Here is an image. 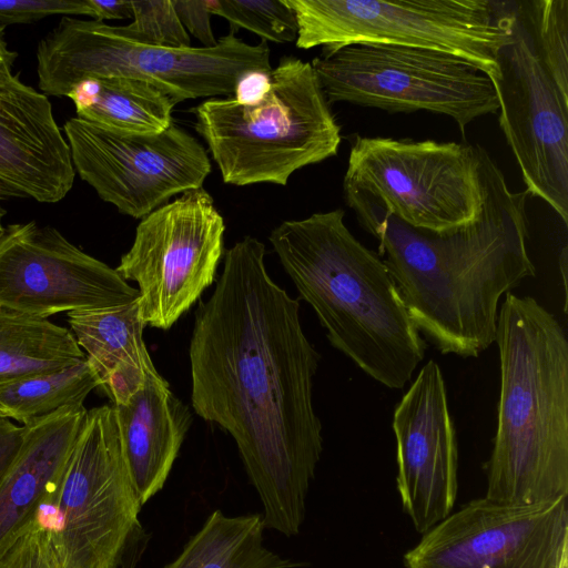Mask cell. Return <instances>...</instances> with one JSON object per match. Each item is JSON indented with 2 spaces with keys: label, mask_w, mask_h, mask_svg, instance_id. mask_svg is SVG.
<instances>
[{
  "label": "cell",
  "mask_w": 568,
  "mask_h": 568,
  "mask_svg": "<svg viewBox=\"0 0 568 568\" xmlns=\"http://www.w3.org/2000/svg\"><path fill=\"white\" fill-rule=\"evenodd\" d=\"M189 357L194 413L234 439L265 528L297 535L323 452L313 405L321 355L256 237L224 253L213 293L195 310Z\"/></svg>",
  "instance_id": "6da1fadb"
},
{
  "label": "cell",
  "mask_w": 568,
  "mask_h": 568,
  "mask_svg": "<svg viewBox=\"0 0 568 568\" xmlns=\"http://www.w3.org/2000/svg\"><path fill=\"white\" fill-rule=\"evenodd\" d=\"M481 203L475 217L436 232L354 205L419 333L442 354L477 357L496 338L498 303L536 275L527 251L528 192H513L478 146Z\"/></svg>",
  "instance_id": "7a4b0ae2"
},
{
  "label": "cell",
  "mask_w": 568,
  "mask_h": 568,
  "mask_svg": "<svg viewBox=\"0 0 568 568\" xmlns=\"http://www.w3.org/2000/svg\"><path fill=\"white\" fill-rule=\"evenodd\" d=\"M268 240L331 345L382 385L400 389L426 343L382 257L344 223V211L283 221Z\"/></svg>",
  "instance_id": "3957f363"
},
{
  "label": "cell",
  "mask_w": 568,
  "mask_h": 568,
  "mask_svg": "<svg viewBox=\"0 0 568 568\" xmlns=\"http://www.w3.org/2000/svg\"><path fill=\"white\" fill-rule=\"evenodd\" d=\"M497 429L485 498L516 506L568 496V341L530 296L506 294L498 310Z\"/></svg>",
  "instance_id": "277c9868"
},
{
  "label": "cell",
  "mask_w": 568,
  "mask_h": 568,
  "mask_svg": "<svg viewBox=\"0 0 568 568\" xmlns=\"http://www.w3.org/2000/svg\"><path fill=\"white\" fill-rule=\"evenodd\" d=\"M257 100L206 99L191 112L224 183L285 186L307 165L335 156L341 126L311 62L283 57Z\"/></svg>",
  "instance_id": "5b68a950"
},
{
  "label": "cell",
  "mask_w": 568,
  "mask_h": 568,
  "mask_svg": "<svg viewBox=\"0 0 568 568\" xmlns=\"http://www.w3.org/2000/svg\"><path fill=\"white\" fill-rule=\"evenodd\" d=\"M266 41L250 44L234 32L214 47L169 49L139 43L120 26L62 16L37 48L41 93L67 97L87 78L125 77L153 84L176 104L197 98L232 95L254 71L271 72Z\"/></svg>",
  "instance_id": "8992f818"
},
{
  "label": "cell",
  "mask_w": 568,
  "mask_h": 568,
  "mask_svg": "<svg viewBox=\"0 0 568 568\" xmlns=\"http://www.w3.org/2000/svg\"><path fill=\"white\" fill-rule=\"evenodd\" d=\"M297 23L298 49L329 54L352 44L419 48L457 57L491 80L511 40L514 1L285 0Z\"/></svg>",
  "instance_id": "52a82bcc"
},
{
  "label": "cell",
  "mask_w": 568,
  "mask_h": 568,
  "mask_svg": "<svg viewBox=\"0 0 568 568\" xmlns=\"http://www.w3.org/2000/svg\"><path fill=\"white\" fill-rule=\"evenodd\" d=\"M64 568H118L140 540L142 504L132 485L113 405L88 410L69 459L41 509Z\"/></svg>",
  "instance_id": "ba28073f"
},
{
  "label": "cell",
  "mask_w": 568,
  "mask_h": 568,
  "mask_svg": "<svg viewBox=\"0 0 568 568\" xmlns=\"http://www.w3.org/2000/svg\"><path fill=\"white\" fill-rule=\"evenodd\" d=\"M343 190L349 207L379 209L418 229H454L481 203L478 146L357 135Z\"/></svg>",
  "instance_id": "9c48e42d"
},
{
  "label": "cell",
  "mask_w": 568,
  "mask_h": 568,
  "mask_svg": "<svg viewBox=\"0 0 568 568\" xmlns=\"http://www.w3.org/2000/svg\"><path fill=\"white\" fill-rule=\"evenodd\" d=\"M329 103L348 102L390 113L429 111L465 132L499 110L487 74L448 53L387 44H352L313 59Z\"/></svg>",
  "instance_id": "30bf717a"
},
{
  "label": "cell",
  "mask_w": 568,
  "mask_h": 568,
  "mask_svg": "<svg viewBox=\"0 0 568 568\" xmlns=\"http://www.w3.org/2000/svg\"><path fill=\"white\" fill-rule=\"evenodd\" d=\"M225 223L203 187L184 192L141 219L115 268L138 283L145 325L171 328L216 278Z\"/></svg>",
  "instance_id": "8fae6325"
},
{
  "label": "cell",
  "mask_w": 568,
  "mask_h": 568,
  "mask_svg": "<svg viewBox=\"0 0 568 568\" xmlns=\"http://www.w3.org/2000/svg\"><path fill=\"white\" fill-rule=\"evenodd\" d=\"M63 132L74 171L101 200L134 219L202 187L211 173L205 148L174 123L159 134L136 135L75 116Z\"/></svg>",
  "instance_id": "7c38bea8"
},
{
  "label": "cell",
  "mask_w": 568,
  "mask_h": 568,
  "mask_svg": "<svg viewBox=\"0 0 568 568\" xmlns=\"http://www.w3.org/2000/svg\"><path fill=\"white\" fill-rule=\"evenodd\" d=\"M493 81L499 125L526 191L568 224V91L554 78L514 1L511 40L499 51Z\"/></svg>",
  "instance_id": "4fadbf2b"
},
{
  "label": "cell",
  "mask_w": 568,
  "mask_h": 568,
  "mask_svg": "<svg viewBox=\"0 0 568 568\" xmlns=\"http://www.w3.org/2000/svg\"><path fill=\"white\" fill-rule=\"evenodd\" d=\"M567 559V497L528 506L471 500L404 556L406 568H561Z\"/></svg>",
  "instance_id": "5bb4252c"
},
{
  "label": "cell",
  "mask_w": 568,
  "mask_h": 568,
  "mask_svg": "<svg viewBox=\"0 0 568 568\" xmlns=\"http://www.w3.org/2000/svg\"><path fill=\"white\" fill-rule=\"evenodd\" d=\"M115 268L36 221L0 239V306L33 317L125 305L138 298Z\"/></svg>",
  "instance_id": "9a60e30c"
},
{
  "label": "cell",
  "mask_w": 568,
  "mask_h": 568,
  "mask_svg": "<svg viewBox=\"0 0 568 568\" xmlns=\"http://www.w3.org/2000/svg\"><path fill=\"white\" fill-rule=\"evenodd\" d=\"M397 490L422 535L452 514L457 497L458 448L444 376L430 359L398 402L393 416Z\"/></svg>",
  "instance_id": "2e32d148"
},
{
  "label": "cell",
  "mask_w": 568,
  "mask_h": 568,
  "mask_svg": "<svg viewBox=\"0 0 568 568\" xmlns=\"http://www.w3.org/2000/svg\"><path fill=\"white\" fill-rule=\"evenodd\" d=\"M0 68V180L24 197L57 203L72 189L70 148L45 94Z\"/></svg>",
  "instance_id": "e0dca14e"
},
{
  "label": "cell",
  "mask_w": 568,
  "mask_h": 568,
  "mask_svg": "<svg viewBox=\"0 0 568 568\" xmlns=\"http://www.w3.org/2000/svg\"><path fill=\"white\" fill-rule=\"evenodd\" d=\"M83 405L63 407L24 427L22 444L0 477V560L39 518L84 425Z\"/></svg>",
  "instance_id": "ac0fdd59"
},
{
  "label": "cell",
  "mask_w": 568,
  "mask_h": 568,
  "mask_svg": "<svg viewBox=\"0 0 568 568\" xmlns=\"http://www.w3.org/2000/svg\"><path fill=\"white\" fill-rule=\"evenodd\" d=\"M113 407L125 465L143 506L163 488L192 415L161 375Z\"/></svg>",
  "instance_id": "d6986e66"
},
{
  "label": "cell",
  "mask_w": 568,
  "mask_h": 568,
  "mask_svg": "<svg viewBox=\"0 0 568 568\" xmlns=\"http://www.w3.org/2000/svg\"><path fill=\"white\" fill-rule=\"evenodd\" d=\"M78 345L112 405L126 402L159 376L143 341L136 300L125 305L68 313Z\"/></svg>",
  "instance_id": "ffe728a7"
},
{
  "label": "cell",
  "mask_w": 568,
  "mask_h": 568,
  "mask_svg": "<svg viewBox=\"0 0 568 568\" xmlns=\"http://www.w3.org/2000/svg\"><path fill=\"white\" fill-rule=\"evenodd\" d=\"M67 98L78 118L112 131L153 135L172 124L175 102L153 84L133 78H87Z\"/></svg>",
  "instance_id": "44dd1931"
},
{
  "label": "cell",
  "mask_w": 568,
  "mask_h": 568,
  "mask_svg": "<svg viewBox=\"0 0 568 568\" xmlns=\"http://www.w3.org/2000/svg\"><path fill=\"white\" fill-rule=\"evenodd\" d=\"M261 514L226 516L214 510L180 555L163 568H298L264 545Z\"/></svg>",
  "instance_id": "7402d4cb"
},
{
  "label": "cell",
  "mask_w": 568,
  "mask_h": 568,
  "mask_svg": "<svg viewBox=\"0 0 568 568\" xmlns=\"http://www.w3.org/2000/svg\"><path fill=\"white\" fill-rule=\"evenodd\" d=\"M84 359L68 328L0 306V387Z\"/></svg>",
  "instance_id": "603a6c76"
},
{
  "label": "cell",
  "mask_w": 568,
  "mask_h": 568,
  "mask_svg": "<svg viewBox=\"0 0 568 568\" xmlns=\"http://www.w3.org/2000/svg\"><path fill=\"white\" fill-rule=\"evenodd\" d=\"M98 387V378L87 359L30 375L0 387V416L27 425L63 407L83 405Z\"/></svg>",
  "instance_id": "cb8c5ba5"
},
{
  "label": "cell",
  "mask_w": 568,
  "mask_h": 568,
  "mask_svg": "<svg viewBox=\"0 0 568 568\" xmlns=\"http://www.w3.org/2000/svg\"><path fill=\"white\" fill-rule=\"evenodd\" d=\"M539 52L568 91V0H515Z\"/></svg>",
  "instance_id": "d4e9b609"
},
{
  "label": "cell",
  "mask_w": 568,
  "mask_h": 568,
  "mask_svg": "<svg viewBox=\"0 0 568 568\" xmlns=\"http://www.w3.org/2000/svg\"><path fill=\"white\" fill-rule=\"evenodd\" d=\"M206 4L211 14L225 19L234 33L245 29L266 42L296 40V18L285 0H206Z\"/></svg>",
  "instance_id": "484cf974"
},
{
  "label": "cell",
  "mask_w": 568,
  "mask_h": 568,
  "mask_svg": "<svg viewBox=\"0 0 568 568\" xmlns=\"http://www.w3.org/2000/svg\"><path fill=\"white\" fill-rule=\"evenodd\" d=\"M132 22L120 26L132 40L152 47L182 49L191 39L181 23L172 0L131 1Z\"/></svg>",
  "instance_id": "4316f807"
},
{
  "label": "cell",
  "mask_w": 568,
  "mask_h": 568,
  "mask_svg": "<svg viewBox=\"0 0 568 568\" xmlns=\"http://www.w3.org/2000/svg\"><path fill=\"white\" fill-rule=\"evenodd\" d=\"M0 568H64L49 529L37 519L0 560Z\"/></svg>",
  "instance_id": "83f0119b"
},
{
  "label": "cell",
  "mask_w": 568,
  "mask_h": 568,
  "mask_svg": "<svg viewBox=\"0 0 568 568\" xmlns=\"http://www.w3.org/2000/svg\"><path fill=\"white\" fill-rule=\"evenodd\" d=\"M88 16L87 0H0V26L31 23L49 16Z\"/></svg>",
  "instance_id": "f1b7e54d"
},
{
  "label": "cell",
  "mask_w": 568,
  "mask_h": 568,
  "mask_svg": "<svg viewBox=\"0 0 568 568\" xmlns=\"http://www.w3.org/2000/svg\"><path fill=\"white\" fill-rule=\"evenodd\" d=\"M175 12L186 32L191 33L203 48L214 47L217 42L211 26V12L206 0H172Z\"/></svg>",
  "instance_id": "f546056e"
},
{
  "label": "cell",
  "mask_w": 568,
  "mask_h": 568,
  "mask_svg": "<svg viewBox=\"0 0 568 568\" xmlns=\"http://www.w3.org/2000/svg\"><path fill=\"white\" fill-rule=\"evenodd\" d=\"M24 427L0 416V477L18 453L23 440Z\"/></svg>",
  "instance_id": "4dcf8cb0"
},
{
  "label": "cell",
  "mask_w": 568,
  "mask_h": 568,
  "mask_svg": "<svg viewBox=\"0 0 568 568\" xmlns=\"http://www.w3.org/2000/svg\"><path fill=\"white\" fill-rule=\"evenodd\" d=\"M87 2L90 10V17L99 22H103L104 20L132 19L131 1L87 0Z\"/></svg>",
  "instance_id": "1f68e13d"
},
{
  "label": "cell",
  "mask_w": 568,
  "mask_h": 568,
  "mask_svg": "<svg viewBox=\"0 0 568 568\" xmlns=\"http://www.w3.org/2000/svg\"><path fill=\"white\" fill-rule=\"evenodd\" d=\"M18 54L11 51L4 39V27L0 26V68H12Z\"/></svg>",
  "instance_id": "d6a6232c"
},
{
  "label": "cell",
  "mask_w": 568,
  "mask_h": 568,
  "mask_svg": "<svg viewBox=\"0 0 568 568\" xmlns=\"http://www.w3.org/2000/svg\"><path fill=\"white\" fill-rule=\"evenodd\" d=\"M12 197H24L21 192L0 180V201H6Z\"/></svg>",
  "instance_id": "836d02e7"
},
{
  "label": "cell",
  "mask_w": 568,
  "mask_h": 568,
  "mask_svg": "<svg viewBox=\"0 0 568 568\" xmlns=\"http://www.w3.org/2000/svg\"><path fill=\"white\" fill-rule=\"evenodd\" d=\"M559 265H560V271L562 274L564 293H565L564 311L566 313L567 312V275H566V272H567V247L566 246L564 247L561 256L559 258Z\"/></svg>",
  "instance_id": "e575fe53"
},
{
  "label": "cell",
  "mask_w": 568,
  "mask_h": 568,
  "mask_svg": "<svg viewBox=\"0 0 568 568\" xmlns=\"http://www.w3.org/2000/svg\"><path fill=\"white\" fill-rule=\"evenodd\" d=\"M6 213V210L0 205V239L2 237L6 230V226L2 223Z\"/></svg>",
  "instance_id": "d590c367"
},
{
  "label": "cell",
  "mask_w": 568,
  "mask_h": 568,
  "mask_svg": "<svg viewBox=\"0 0 568 568\" xmlns=\"http://www.w3.org/2000/svg\"><path fill=\"white\" fill-rule=\"evenodd\" d=\"M561 568H568V559L562 562Z\"/></svg>",
  "instance_id": "8d00e7d4"
}]
</instances>
